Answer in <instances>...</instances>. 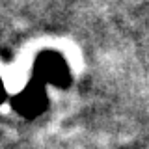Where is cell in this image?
Listing matches in <instances>:
<instances>
[{
  "label": "cell",
  "mask_w": 149,
  "mask_h": 149,
  "mask_svg": "<svg viewBox=\"0 0 149 149\" xmlns=\"http://www.w3.org/2000/svg\"><path fill=\"white\" fill-rule=\"evenodd\" d=\"M11 102H13V108H15L19 114L26 116V118H34V116L41 114V112L47 108L45 86L41 82H37L36 78H32V80L13 97Z\"/></svg>",
  "instance_id": "cell-2"
},
{
  "label": "cell",
  "mask_w": 149,
  "mask_h": 149,
  "mask_svg": "<svg viewBox=\"0 0 149 149\" xmlns=\"http://www.w3.org/2000/svg\"><path fill=\"white\" fill-rule=\"evenodd\" d=\"M4 101H6V86H4L2 78H0V102H4Z\"/></svg>",
  "instance_id": "cell-3"
},
{
  "label": "cell",
  "mask_w": 149,
  "mask_h": 149,
  "mask_svg": "<svg viewBox=\"0 0 149 149\" xmlns=\"http://www.w3.org/2000/svg\"><path fill=\"white\" fill-rule=\"evenodd\" d=\"M34 78L43 86L50 84L56 88H63L71 80V71L62 54L54 50H45L34 62Z\"/></svg>",
  "instance_id": "cell-1"
}]
</instances>
